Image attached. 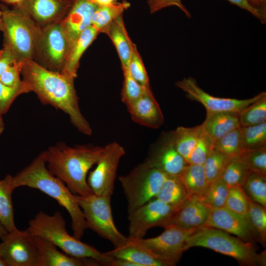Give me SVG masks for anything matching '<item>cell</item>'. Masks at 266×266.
Returning a JSON list of instances; mask_svg holds the SVG:
<instances>
[{"label": "cell", "mask_w": 266, "mask_h": 266, "mask_svg": "<svg viewBox=\"0 0 266 266\" xmlns=\"http://www.w3.org/2000/svg\"><path fill=\"white\" fill-rule=\"evenodd\" d=\"M214 142L202 131L192 150L188 163L202 165L214 149Z\"/></svg>", "instance_id": "cell-43"}, {"label": "cell", "mask_w": 266, "mask_h": 266, "mask_svg": "<svg viewBox=\"0 0 266 266\" xmlns=\"http://www.w3.org/2000/svg\"><path fill=\"white\" fill-rule=\"evenodd\" d=\"M247 197L241 186L230 187L225 206L234 212L248 217Z\"/></svg>", "instance_id": "cell-41"}, {"label": "cell", "mask_w": 266, "mask_h": 266, "mask_svg": "<svg viewBox=\"0 0 266 266\" xmlns=\"http://www.w3.org/2000/svg\"><path fill=\"white\" fill-rule=\"evenodd\" d=\"M155 198L176 208L189 197L178 175H168Z\"/></svg>", "instance_id": "cell-29"}, {"label": "cell", "mask_w": 266, "mask_h": 266, "mask_svg": "<svg viewBox=\"0 0 266 266\" xmlns=\"http://www.w3.org/2000/svg\"><path fill=\"white\" fill-rule=\"evenodd\" d=\"M247 199L249 218L256 232L257 238L265 244L266 238V207L253 200L249 196Z\"/></svg>", "instance_id": "cell-37"}, {"label": "cell", "mask_w": 266, "mask_h": 266, "mask_svg": "<svg viewBox=\"0 0 266 266\" xmlns=\"http://www.w3.org/2000/svg\"><path fill=\"white\" fill-rule=\"evenodd\" d=\"M97 6L108 5L117 2V0H91Z\"/></svg>", "instance_id": "cell-50"}, {"label": "cell", "mask_w": 266, "mask_h": 266, "mask_svg": "<svg viewBox=\"0 0 266 266\" xmlns=\"http://www.w3.org/2000/svg\"><path fill=\"white\" fill-rule=\"evenodd\" d=\"M12 177L7 174L0 180V223L8 232L17 229L11 200V194L14 191L11 185Z\"/></svg>", "instance_id": "cell-28"}, {"label": "cell", "mask_w": 266, "mask_h": 266, "mask_svg": "<svg viewBox=\"0 0 266 266\" xmlns=\"http://www.w3.org/2000/svg\"><path fill=\"white\" fill-rule=\"evenodd\" d=\"M253 200L266 207V176L250 171L242 186Z\"/></svg>", "instance_id": "cell-32"}, {"label": "cell", "mask_w": 266, "mask_h": 266, "mask_svg": "<svg viewBox=\"0 0 266 266\" xmlns=\"http://www.w3.org/2000/svg\"><path fill=\"white\" fill-rule=\"evenodd\" d=\"M21 74L41 103L63 111L79 132L92 134V128L79 108L74 77L46 69L33 60L23 62Z\"/></svg>", "instance_id": "cell-1"}, {"label": "cell", "mask_w": 266, "mask_h": 266, "mask_svg": "<svg viewBox=\"0 0 266 266\" xmlns=\"http://www.w3.org/2000/svg\"><path fill=\"white\" fill-rule=\"evenodd\" d=\"M168 175L145 162L135 166L128 174L119 177L125 195L128 211L155 198Z\"/></svg>", "instance_id": "cell-7"}, {"label": "cell", "mask_w": 266, "mask_h": 266, "mask_svg": "<svg viewBox=\"0 0 266 266\" xmlns=\"http://www.w3.org/2000/svg\"><path fill=\"white\" fill-rule=\"evenodd\" d=\"M144 162L167 175H178L189 164L175 149L169 135L153 147Z\"/></svg>", "instance_id": "cell-18"}, {"label": "cell", "mask_w": 266, "mask_h": 266, "mask_svg": "<svg viewBox=\"0 0 266 266\" xmlns=\"http://www.w3.org/2000/svg\"><path fill=\"white\" fill-rule=\"evenodd\" d=\"M130 3L126 0L121 2L98 6L94 12L92 19L91 25L100 33L123 12L130 6Z\"/></svg>", "instance_id": "cell-30"}, {"label": "cell", "mask_w": 266, "mask_h": 266, "mask_svg": "<svg viewBox=\"0 0 266 266\" xmlns=\"http://www.w3.org/2000/svg\"><path fill=\"white\" fill-rule=\"evenodd\" d=\"M0 266H7L4 259L0 256Z\"/></svg>", "instance_id": "cell-55"}, {"label": "cell", "mask_w": 266, "mask_h": 266, "mask_svg": "<svg viewBox=\"0 0 266 266\" xmlns=\"http://www.w3.org/2000/svg\"><path fill=\"white\" fill-rule=\"evenodd\" d=\"M231 3L246 10L257 18L263 24L266 22V10H263L252 6L248 0H227Z\"/></svg>", "instance_id": "cell-47"}, {"label": "cell", "mask_w": 266, "mask_h": 266, "mask_svg": "<svg viewBox=\"0 0 266 266\" xmlns=\"http://www.w3.org/2000/svg\"><path fill=\"white\" fill-rule=\"evenodd\" d=\"M127 69L131 76L139 84L144 87H150L149 77L141 56L134 43L133 46Z\"/></svg>", "instance_id": "cell-42"}, {"label": "cell", "mask_w": 266, "mask_h": 266, "mask_svg": "<svg viewBox=\"0 0 266 266\" xmlns=\"http://www.w3.org/2000/svg\"><path fill=\"white\" fill-rule=\"evenodd\" d=\"M237 158L244 163L250 171L266 176V146L244 150Z\"/></svg>", "instance_id": "cell-39"}, {"label": "cell", "mask_w": 266, "mask_h": 266, "mask_svg": "<svg viewBox=\"0 0 266 266\" xmlns=\"http://www.w3.org/2000/svg\"><path fill=\"white\" fill-rule=\"evenodd\" d=\"M229 187L220 177L209 184L202 200L211 208L225 206Z\"/></svg>", "instance_id": "cell-35"}, {"label": "cell", "mask_w": 266, "mask_h": 266, "mask_svg": "<svg viewBox=\"0 0 266 266\" xmlns=\"http://www.w3.org/2000/svg\"><path fill=\"white\" fill-rule=\"evenodd\" d=\"M8 232L3 226L0 223V239L3 238Z\"/></svg>", "instance_id": "cell-51"}, {"label": "cell", "mask_w": 266, "mask_h": 266, "mask_svg": "<svg viewBox=\"0 0 266 266\" xmlns=\"http://www.w3.org/2000/svg\"><path fill=\"white\" fill-rule=\"evenodd\" d=\"M114 44L120 58L122 70L127 69L134 43L126 30L123 14L119 16L102 31Z\"/></svg>", "instance_id": "cell-23"}, {"label": "cell", "mask_w": 266, "mask_h": 266, "mask_svg": "<svg viewBox=\"0 0 266 266\" xmlns=\"http://www.w3.org/2000/svg\"><path fill=\"white\" fill-rule=\"evenodd\" d=\"M211 208L198 197H190L176 207L163 227L184 230L196 229L204 226Z\"/></svg>", "instance_id": "cell-16"}, {"label": "cell", "mask_w": 266, "mask_h": 266, "mask_svg": "<svg viewBox=\"0 0 266 266\" xmlns=\"http://www.w3.org/2000/svg\"><path fill=\"white\" fill-rule=\"evenodd\" d=\"M238 114L231 112L206 111L205 119L201 124L202 132L215 142L240 127Z\"/></svg>", "instance_id": "cell-22"}, {"label": "cell", "mask_w": 266, "mask_h": 266, "mask_svg": "<svg viewBox=\"0 0 266 266\" xmlns=\"http://www.w3.org/2000/svg\"><path fill=\"white\" fill-rule=\"evenodd\" d=\"M160 235L152 238H131L129 241L148 251L170 266L176 264L186 251V240L197 229L184 230L174 227L165 228Z\"/></svg>", "instance_id": "cell-10"}, {"label": "cell", "mask_w": 266, "mask_h": 266, "mask_svg": "<svg viewBox=\"0 0 266 266\" xmlns=\"http://www.w3.org/2000/svg\"><path fill=\"white\" fill-rule=\"evenodd\" d=\"M11 185L14 190L27 186L40 190L55 199L69 214L73 236L81 239L88 228L76 195L48 170L42 152L30 165L12 177Z\"/></svg>", "instance_id": "cell-3"}, {"label": "cell", "mask_w": 266, "mask_h": 266, "mask_svg": "<svg viewBox=\"0 0 266 266\" xmlns=\"http://www.w3.org/2000/svg\"><path fill=\"white\" fill-rule=\"evenodd\" d=\"M30 92V88L25 82L21 85L10 87L0 81V111L2 114L6 113L17 97Z\"/></svg>", "instance_id": "cell-44"}, {"label": "cell", "mask_w": 266, "mask_h": 266, "mask_svg": "<svg viewBox=\"0 0 266 266\" xmlns=\"http://www.w3.org/2000/svg\"><path fill=\"white\" fill-rule=\"evenodd\" d=\"M2 12L1 10H0V31H1L3 32L4 30V26L3 24V22L2 20Z\"/></svg>", "instance_id": "cell-54"}, {"label": "cell", "mask_w": 266, "mask_h": 266, "mask_svg": "<svg viewBox=\"0 0 266 266\" xmlns=\"http://www.w3.org/2000/svg\"><path fill=\"white\" fill-rule=\"evenodd\" d=\"M127 107L132 120L139 125L158 129L164 123V115L150 88Z\"/></svg>", "instance_id": "cell-20"}, {"label": "cell", "mask_w": 266, "mask_h": 266, "mask_svg": "<svg viewBox=\"0 0 266 266\" xmlns=\"http://www.w3.org/2000/svg\"><path fill=\"white\" fill-rule=\"evenodd\" d=\"M147 3L151 13L168 6H175L183 11L188 18L191 17L190 12L182 3V0H148Z\"/></svg>", "instance_id": "cell-46"}, {"label": "cell", "mask_w": 266, "mask_h": 266, "mask_svg": "<svg viewBox=\"0 0 266 266\" xmlns=\"http://www.w3.org/2000/svg\"><path fill=\"white\" fill-rule=\"evenodd\" d=\"M203 227L223 230L248 242L257 238L249 217L234 212L225 206L211 208Z\"/></svg>", "instance_id": "cell-15"}, {"label": "cell", "mask_w": 266, "mask_h": 266, "mask_svg": "<svg viewBox=\"0 0 266 266\" xmlns=\"http://www.w3.org/2000/svg\"><path fill=\"white\" fill-rule=\"evenodd\" d=\"M73 0H22L17 4L41 28L62 21Z\"/></svg>", "instance_id": "cell-17"}, {"label": "cell", "mask_w": 266, "mask_h": 266, "mask_svg": "<svg viewBox=\"0 0 266 266\" xmlns=\"http://www.w3.org/2000/svg\"><path fill=\"white\" fill-rule=\"evenodd\" d=\"M124 80L121 93V100L126 106L129 105L150 87H144L137 82L130 74L127 69H123Z\"/></svg>", "instance_id": "cell-40"}, {"label": "cell", "mask_w": 266, "mask_h": 266, "mask_svg": "<svg viewBox=\"0 0 266 266\" xmlns=\"http://www.w3.org/2000/svg\"><path fill=\"white\" fill-rule=\"evenodd\" d=\"M229 160L226 156L215 149H213L202 165L209 184L221 177Z\"/></svg>", "instance_id": "cell-38"}, {"label": "cell", "mask_w": 266, "mask_h": 266, "mask_svg": "<svg viewBox=\"0 0 266 266\" xmlns=\"http://www.w3.org/2000/svg\"><path fill=\"white\" fill-rule=\"evenodd\" d=\"M175 85L186 93L187 98L200 103L206 111H210L238 113L266 93L263 92L245 100L216 97L205 92L198 85L196 79L191 76L176 81Z\"/></svg>", "instance_id": "cell-14"}, {"label": "cell", "mask_w": 266, "mask_h": 266, "mask_svg": "<svg viewBox=\"0 0 266 266\" xmlns=\"http://www.w3.org/2000/svg\"><path fill=\"white\" fill-rule=\"evenodd\" d=\"M104 253L113 258H121L130 261L137 266H170L166 261L130 242L128 239L123 245Z\"/></svg>", "instance_id": "cell-24"}, {"label": "cell", "mask_w": 266, "mask_h": 266, "mask_svg": "<svg viewBox=\"0 0 266 266\" xmlns=\"http://www.w3.org/2000/svg\"><path fill=\"white\" fill-rule=\"evenodd\" d=\"M99 33H100L95 28L90 25L80 34L69 51L62 73L71 76L74 78L77 77L81 57Z\"/></svg>", "instance_id": "cell-25"}, {"label": "cell", "mask_w": 266, "mask_h": 266, "mask_svg": "<svg viewBox=\"0 0 266 266\" xmlns=\"http://www.w3.org/2000/svg\"><path fill=\"white\" fill-rule=\"evenodd\" d=\"M69 50L61 21L41 29L33 60L46 69L62 72Z\"/></svg>", "instance_id": "cell-9"}, {"label": "cell", "mask_w": 266, "mask_h": 266, "mask_svg": "<svg viewBox=\"0 0 266 266\" xmlns=\"http://www.w3.org/2000/svg\"><path fill=\"white\" fill-rule=\"evenodd\" d=\"M17 62L11 51L3 45L0 50V75L11 65Z\"/></svg>", "instance_id": "cell-48"}, {"label": "cell", "mask_w": 266, "mask_h": 266, "mask_svg": "<svg viewBox=\"0 0 266 266\" xmlns=\"http://www.w3.org/2000/svg\"><path fill=\"white\" fill-rule=\"evenodd\" d=\"M195 246L212 249L244 264H261L264 261L250 242L216 228L202 227L197 229L187 239L185 249Z\"/></svg>", "instance_id": "cell-6"}, {"label": "cell", "mask_w": 266, "mask_h": 266, "mask_svg": "<svg viewBox=\"0 0 266 266\" xmlns=\"http://www.w3.org/2000/svg\"><path fill=\"white\" fill-rule=\"evenodd\" d=\"M178 176L189 198L201 199L209 185L201 165L188 164Z\"/></svg>", "instance_id": "cell-26"}, {"label": "cell", "mask_w": 266, "mask_h": 266, "mask_svg": "<svg viewBox=\"0 0 266 266\" xmlns=\"http://www.w3.org/2000/svg\"><path fill=\"white\" fill-rule=\"evenodd\" d=\"M201 131V125L192 128L179 127L169 135L175 149L187 163Z\"/></svg>", "instance_id": "cell-27"}, {"label": "cell", "mask_w": 266, "mask_h": 266, "mask_svg": "<svg viewBox=\"0 0 266 266\" xmlns=\"http://www.w3.org/2000/svg\"><path fill=\"white\" fill-rule=\"evenodd\" d=\"M2 115L0 111V136L2 133L4 129V124L2 118Z\"/></svg>", "instance_id": "cell-53"}, {"label": "cell", "mask_w": 266, "mask_h": 266, "mask_svg": "<svg viewBox=\"0 0 266 266\" xmlns=\"http://www.w3.org/2000/svg\"><path fill=\"white\" fill-rule=\"evenodd\" d=\"M22 64L23 62H16L9 66L0 75V81L10 87H16L23 84L24 81L20 79Z\"/></svg>", "instance_id": "cell-45"}, {"label": "cell", "mask_w": 266, "mask_h": 266, "mask_svg": "<svg viewBox=\"0 0 266 266\" xmlns=\"http://www.w3.org/2000/svg\"><path fill=\"white\" fill-rule=\"evenodd\" d=\"M1 1L8 4L14 5L19 4L22 0H0Z\"/></svg>", "instance_id": "cell-52"}, {"label": "cell", "mask_w": 266, "mask_h": 266, "mask_svg": "<svg viewBox=\"0 0 266 266\" xmlns=\"http://www.w3.org/2000/svg\"><path fill=\"white\" fill-rule=\"evenodd\" d=\"M240 126H254L266 122V93L238 113Z\"/></svg>", "instance_id": "cell-33"}, {"label": "cell", "mask_w": 266, "mask_h": 266, "mask_svg": "<svg viewBox=\"0 0 266 266\" xmlns=\"http://www.w3.org/2000/svg\"><path fill=\"white\" fill-rule=\"evenodd\" d=\"M240 131L244 150L266 146V122L250 126H240Z\"/></svg>", "instance_id": "cell-34"}, {"label": "cell", "mask_w": 266, "mask_h": 266, "mask_svg": "<svg viewBox=\"0 0 266 266\" xmlns=\"http://www.w3.org/2000/svg\"><path fill=\"white\" fill-rule=\"evenodd\" d=\"M104 147L93 145L67 146L59 142L42 152L48 170L62 181L74 194H93L87 183V174L99 160Z\"/></svg>", "instance_id": "cell-2"}, {"label": "cell", "mask_w": 266, "mask_h": 266, "mask_svg": "<svg viewBox=\"0 0 266 266\" xmlns=\"http://www.w3.org/2000/svg\"><path fill=\"white\" fill-rule=\"evenodd\" d=\"M248 1L254 7L266 10V0H248Z\"/></svg>", "instance_id": "cell-49"}, {"label": "cell", "mask_w": 266, "mask_h": 266, "mask_svg": "<svg viewBox=\"0 0 266 266\" xmlns=\"http://www.w3.org/2000/svg\"><path fill=\"white\" fill-rule=\"evenodd\" d=\"M125 154L124 148L116 142L104 147L96 167L89 172L87 178L88 184L93 194L111 197L119 164Z\"/></svg>", "instance_id": "cell-11"}, {"label": "cell", "mask_w": 266, "mask_h": 266, "mask_svg": "<svg viewBox=\"0 0 266 266\" xmlns=\"http://www.w3.org/2000/svg\"><path fill=\"white\" fill-rule=\"evenodd\" d=\"M34 236L37 248L36 266H99L98 263L93 259L75 258L61 252L50 241Z\"/></svg>", "instance_id": "cell-21"}, {"label": "cell", "mask_w": 266, "mask_h": 266, "mask_svg": "<svg viewBox=\"0 0 266 266\" xmlns=\"http://www.w3.org/2000/svg\"><path fill=\"white\" fill-rule=\"evenodd\" d=\"M27 229L33 235L50 241L70 256L93 259L104 266H110L113 259L105 253L70 235L67 232L66 221L59 211L52 215L38 212L29 221Z\"/></svg>", "instance_id": "cell-4"}, {"label": "cell", "mask_w": 266, "mask_h": 266, "mask_svg": "<svg viewBox=\"0 0 266 266\" xmlns=\"http://www.w3.org/2000/svg\"><path fill=\"white\" fill-rule=\"evenodd\" d=\"M76 195V199L85 219L88 229L110 241L114 248L127 241L116 228L111 207V198L94 194L86 196Z\"/></svg>", "instance_id": "cell-8"}, {"label": "cell", "mask_w": 266, "mask_h": 266, "mask_svg": "<svg viewBox=\"0 0 266 266\" xmlns=\"http://www.w3.org/2000/svg\"><path fill=\"white\" fill-rule=\"evenodd\" d=\"M4 26L3 45L11 51L15 60H33L41 28L19 6L9 9L0 5Z\"/></svg>", "instance_id": "cell-5"}, {"label": "cell", "mask_w": 266, "mask_h": 266, "mask_svg": "<svg viewBox=\"0 0 266 266\" xmlns=\"http://www.w3.org/2000/svg\"><path fill=\"white\" fill-rule=\"evenodd\" d=\"M240 127L229 132L215 141L214 149L220 152L230 159L238 157L244 151Z\"/></svg>", "instance_id": "cell-31"}, {"label": "cell", "mask_w": 266, "mask_h": 266, "mask_svg": "<svg viewBox=\"0 0 266 266\" xmlns=\"http://www.w3.org/2000/svg\"><path fill=\"white\" fill-rule=\"evenodd\" d=\"M250 170L239 158L230 159L221 177L229 188L235 186H242Z\"/></svg>", "instance_id": "cell-36"}, {"label": "cell", "mask_w": 266, "mask_h": 266, "mask_svg": "<svg viewBox=\"0 0 266 266\" xmlns=\"http://www.w3.org/2000/svg\"><path fill=\"white\" fill-rule=\"evenodd\" d=\"M175 208L155 198L128 211V237L143 238L151 228L157 226L163 227Z\"/></svg>", "instance_id": "cell-12"}, {"label": "cell", "mask_w": 266, "mask_h": 266, "mask_svg": "<svg viewBox=\"0 0 266 266\" xmlns=\"http://www.w3.org/2000/svg\"><path fill=\"white\" fill-rule=\"evenodd\" d=\"M0 256L7 266H36L37 248L34 235L27 229H18L1 239Z\"/></svg>", "instance_id": "cell-13"}, {"label": "cell", "mask_w": 266, "mask_h": 266, "mask_svg": "<svg viewBox=\"0 0 266 266\" xmlns=\"http://www.w3.org/2000/svg\"><path fill=\"white\" fill-rule=\"evenodd\" d=\"M98 7L91 0H73L68 12L61 21L69 50L80 34L91 25L93 15Z\"/></svg>", "instance_id": "cell-19"}]
</instances>
